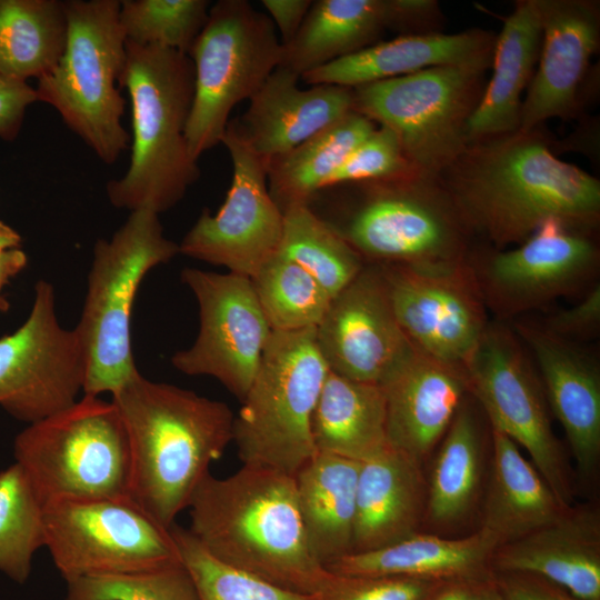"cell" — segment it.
Segmentation results:
<instances>
[{
  "mask_svg": "<svg viewBox=\"0 0 600 600\" xmlns=\"http://www.w3.org/2000/svg\"><path fill=\"white\" fill-rule=\"evenodd\" d=\"M437 178L470 237L494 249L549 220L599 226L600 181L557 158L539 128L470 143Z\"/></svg>",
  "mask_w": 600,
  "mask_h": 600,
  "instance_id": "cell-1",
  "label": "cell"
},
{
  "mask_svg": "<svg viewBox=\"0 0 600 600\" xmlns=\"http://www.w3.org/2000/svg\"><path fill=\"white\" fill-rule=\"evenodd\" d=\"M188 509L191 536L229 566L303 594L331 580L308 546L293 476L246 464L224 478L209 473Z\"/></svg>",
  "mask_w": 600,
  "mask_h": 600,
  "instance_id": "cell-2",
  "label": "cell"
},
{
  "mask_svg": "<svg viewBox=\"0 0 600 600\" xmlns=\"http://www.w3.org/2000/svg\"><path fill=\"white\" fill-rule=\"evenodd\" d=\"M130 450V499L166 529L233 441L224 402L140 373L112 394Z\"/></svg>",
  "mask_w": 600,
  "mask_h": 600,
  "instance_id": "cell-3",
  "label": "cell"
},
{
  "mask_svg": "<svg viewBox=\"0 0 600 600\" xmlns=\"http://www.w3.org/2000/svg\"><path fill=\"white\" fill-rule=\"evenodd\" d=\"M314 197L329 202L328 213L316 214L366 262L439 271L463 264L472 249L437 177L413 172L351 182Z\"/></svg>",
  "mask_w": 600,
  "mask_h": 600,
  "instance_id": "cell-4",
  "label": "cell"
},
{
  "mask_svg": "<svg viewBox=\"0 0 600 600\" xmlns=\"http://www.w3.org/2000/svg\"><path fill=\"white\" fill-rule=\"evenodd\" d=\"M126 50L119 87L130 96L131 158L124 176L108 182L107 196L116 208L160 214L200 177L186 139L194 68L188 54L166 47L126 40Z\"/></svg>",
  "mask_w": 600,
  "mask_h": 600,
  "instance_id": "cell-5",
  "label": "cell"
},
{
  "mask_svg": "<svg viewBox=\"0 0 600 600\" xmlns=\"http://www.w3.org/2000/svg\"><path fill=\"white\" fill-rule=\"evenodd\" d=\"M179 244L163 234L159 214L131 211L111 239L93 247L88 290L73 328L84 358L83 396L113 394L140 372L131 344V314L138 289L154 267L170 261Z\"/></svg>",
  "mask_w": 600,
  "mask_h": 600,
  "instance_id": "cell-6",
  "label": "cell"
},
{
  "mask_svg": "<svg viewBox=\"0 0 600 600\" xmlns=\"http://www.w3.org/2000/svg\"><path fill=\"white\" fill-rule=\"evenodd\" d=\"M68 36L56 67L38 79V100L107 164L127 150L126 100L119 83L127 61L119 0L64 1Z\"/></svg>",
  "mask_w": 600,
  "mask_h": 600,
  "instance_id": "cell-7",
  "label": "cell"
},
{
  "mask_svg": "<svg viewBox=\"0 0 600 600\" xmlns=\"http://www.w3.org/2000/svg\"><path fill=\"white\" fill-rule=\"evenodd\" d=\"M328 372L316 328L271 332L234 417L232 442L242 464L294 477L317 453L312 417Z\"/></svg>",
  "mask_w": 600,
  "mask_h": 600,
  "instance_id": "cell-8",
  "label": "cell"
},
{
  "mask_svg": "<svg viewBox=\"0 0 600 600\" xmlns=\"http://www.w3.org/2000/svg\"><path fill=\"white\" fill-rule=\"evenodd\" d=\"M16 463L43 506L58 499H130V450L112 401L83 396L14 439Z\"/></svg>",
  "mask_w": 600,
  "mask_h": 600,
  "instance_id": "cell-9",
  "label": "cell"
},
{
  "mask_svg": "<svg viewBox=\"0 0 600 600\" xmlns=\"http://www.w3.org/2000/svg\"><path fill=\"white\" fill-rule=\"evenodd\" d=\"M188 56L194 68V92L186 139L198 161L222 143L232 109L260 89L279 67L282 44L272 20L246 0H220Z\"/></svg>",
  "mask_w": 600,
  "mask_h": 600,
  "instance_id": "cell-10",
  "label": "cell"
},
{
  "mask_svg": "<svg viewBox=\"0 0 600 600\" xmlns=\"http://www.w3.org/2000/svg\"><path fill=\"white\" fill-rule=\"evenodd\" d=\"M486 70L439 66L352 88L353 110L392 130L410 163L438 177L466 149Z\"/></svg>",
  "mask_w": 600,
  "mask_h": 600,
  "instance_id": "cell-11",
  "label": "cell"
},
{
  "mask_svg": "<svg viewBox=\"0 0 600 600\" xmlns=\"http://www.w3.org/2000/svg\"><path fill=\"white\" fill-rule=\"evenodd\" d=\"M467 262L488 312L511 322L559 298H581L598 283L600 249L596 231L549 220L513 248H472Z\"/></svg>",
  "mask_w": 600,
  "mask_h": 600,
  "instance_id": "cell-12",
  "label": "cell"
},
{
  "mask_svg": "<svg viewBox=\"0 0 600 600\" xmlns=\"http://www.w3.org/2000/svg\"><path fill=\"white\" fill-rule=\"evenodd\" d=\"M464 370L489 426L522 447L559 501L571 507L572 488L541 380L510 323L489 321Z\"/></svg>",
  "mask_w": 600,
  "mask_h": 600,
  "instance_id": "cell-13",
  "label": "cell"
},
{
  "mask_svg": "<svg viewBox=\"0 0 600 600\" xmlns=\"http://www.w3.org/2000/svg\"><path fill=\"white\" fill-rule=\"evenodd\" d=\"M44 547L64 580L149 570L180 561L170 533L131 499L44 504Z\"/></svg>",
  "mask_w": 600,
  "mask_h": 600,
  "instance_id": "cell-14",
  "label": "cell"
},
{
  "mask_svg": "<svg viewBox=\"0 0 600 600\" xmlns=\"http://www.w3.org/2000/svg\"><path fill=\"white\" fill-rule=\"evenodd\" d=\"M84 373L79 339L59 323L52 284L39 280L26 321L0 338V406L34 423L73 404Z\"/></svg>",
  "mask_w": 600,
  "mask_h": 600,
  "instance_id": "cell-15",
  "label": "cell"
},
{
  "mask_svg": "<svg viewBox=\"0 0 600 600\" xmlns=\"http://www.w3.org/2000/svg\"><path fill=\"white\" fill-rule=\"evenodd\" d=\"M181 280L198 302L199 332L190 348L172 356V366L213 377L242 401L272 332L251 279L187 268Z\"/></svg>",
  "mask_w": 600,
  "mask_h": 600,
  "instance_id": "cell-16",
  "label": "cell"
},
{
  "mask_svg": "<svg viewBox=\"0 0 600 600\" xmlns=\"http://www.w3.org/2000/svg\"><path fill=\"white\" fill-rule=\"evenodd\" d=\"M222 143L232 160L230 189L216 214L203 210L179 252L251 279L279 253L283 212L269 192L266 166L229 124Z\"/></svg>",
  "mask_w": 600,
  "mask_h": 600,
  "instance_id": "cell-17",
  "label": "cell"
},
{
  "mask_svg": "<svg viewBox=\"0 0 600 600\" xmlns=\"http://www.w3.org/2000/svg\"><path fill=\"white\" fill-rule=\"evenodd\" d=\"M379 266L412 348L464 366L491 320L468 262L439 271Z\"/></svg>",
  "mask_w": 600,
  "mask_h": 600,
  "instance_id": "cell-18",
  "label": "cell"
},
{
  "mask_svg": "<svg viewBox=\"0 0 600 600\" xmlns=\"http://www.w3.org/2000/svg\"><path fill=\"white\" fill-rule=\"evenodd\" d=\"M316 341L330 371L377 384L412 351L396 319L378 263L367 262L332 298L316 328Z\"/></svg>",
  "mask_w": 600,
  "mask_h": 600,
  "instance_id": "cell-19",
  "label": "cell"
},
{
  "mask_svg": "<svg viewBox=\"0 0 600 600\" xmlns=\"http://www.w3.org/2000/svg\"><path fill=\"white\" fill-rule=\"evenodd\" d=\"M542 38L538 64L521 104L520 131L551 118L577 116L590 61L600 43L599 2L536 0Z\"/></svg>",
  "mask_w": 600,
  "mask_h": 600,
  "instance_id": "cell-20",
  "label": "cell"
},
{
  "mask_svg": "<svg viewBox=\"0 0 600 600\" xmlns=\"http://www.w3.org/2000/svg\"><path fill=\"white\" fill-rule=\"evenodd\" d=\"M508 323L531 356L578 470L590 476L600 458V367L596 354L584 344L547 331L537 319L522 317Z\"/></svg>",
  "mask_w": 600,
  "mask_h": 600,
  "instance_id": "cell-21",
  "label": "cell"
},
{
  "mask_svg": "<svg viewBox=\"0 0 600 600\" xmlns=\"http://www.w3.org/2000/svg\"><path fill=\"white\" fill-rule=\"evenodd\" d=\"M380 386L389 444L420 464L439 446L470 393L464 366L416 349Z\"/></svg>",
  "mask_w": 600,
  "mask_h": 600,
  "instance_id": "cell-22",
  "label": "cell"
},
{
  "mask_svg": "<svg viewBox=\"0 0 600 600\" xmlns=\"http://www.w3.org/2000/svg\"><path fill=\"white\" fill-rule=\"evenodd\" d=\"M299 79L277 67L251 97L247 111L229 120L266 167L353 110L352 88L317 84L303 90Z\"/></svg>",
  "mask_w": 600,
  "mask_h": 600,
  "instance_id": "cell-23",
  "label": "cell"
},
{
  "mask_svg": "<svg viewBox=\"0 0 600 600\" xmlns=\"http://www.w3.org/2000/svg\"><path fill=\"white\" fill-rule=\"evenodd\" d=\"M497 573L543 578L581 600H600V516L571 506L556 521L494 549Z\"/></svg>",
  "mask_w": 600,
  "mask_h": 600,
  "instance_id": "cell-24",
  "label": "cell"
},
{
  "mask_svg": "<svg viewBox=\"0 0 600 600\" xmlns=\"http://www.w3.org/2000/svg\"><path fill=\"white\" fill-rule=\"evenodd\" d=\"M497 36L483 29L401 34L301 76L311 86L357 88L439 66L491 67Z\"/></svg>",
  "mask_w": 600,
  "mask_h": 600,
  "instance_id": "cell-25",
  "label": "cell"
},
{
  "mask_svg": "<svg viewBox=\"0 0 600 600\" xmlns=\"http://www.w3.org/2000/svg\"><path fill=\"white\" fill-rule=\"evenodd\" d=\"M427 481L421 464L389 446L360 463L351 552L397 542L424 523Z\"/></svg>",
  "mask_w": 600,
  "mask_h": 600,
  "instance_id": "cell-26",
  "label": "cell"
},
{
  "mask_svg": "<svg viewBox=\"0 0 600 600\" xmlns=\"http://www.w3.org/2000/svg\"><path fill=\"white\" fill-rule=\"evenodd\" d=\"M541 38L537 1H516L496 38L492 76L468 120L467 146L519 130L521 94L536 71Z\"/></svg>",
  "mask_w": 600,
  "mask_h": 600,
  "instance_id": "cell-27",
  "label": "cell"
},
{
  "mask_svg": "<svg viewBox=\"0 0 600 600\" xmlns=\"http://www.w3.org/2000/svg\"><path fill=\"white\" fill-rule=\"evenodd\" d=\"M497 543L482 529L462 538L416 532L391 544L350 552L326 566L338 574L383 576L428 581L491 574Z\"/></svg>",
  "mask_w": 600,
  "mask_h": 600,
  "instance_id": "cell-28",
  "label": "cell"
},
{
  "mask_svg": "<svg viewBox=\"0 0 600 600\" xmlns=\"http://www.w3.org/2000/svg\"><path fill=\"white\" fill-rule=\"evenodd\" d=\"M490 438L491 479L479 528L499 547L556 521L570 507L559 501L508 436L490 427Z\"/></svg>",
  "mask_w": 600,
  "mask_h": 600,
  "instance_id": "cell-29",
  "label": "cell"
},
{
  "mask_svg": "<svg viewBox=\"0 0 600 600\" xmlns=\"http://www.w3.org/2000/svg\"><path fill=\"white\" fill-rule=\"evenodd\" d=\"M392 0H316L293 39L282 46L279 67L300 78L370 47L394 29Z\"/></svg>",
  "mask_w": 600,
  "mask_h": 600,
  "instance_id": "cell-30",
  "label": "cell"
},
{
  "mask_svg": "<svg viewBox=\"0 0 600 600\" xmlns=\"http://www.w3.org/2000/svg\"><path fill=\"white\" fill-rule=\"evenodd\" d=\"M360 463L317 452L294 474L307 542L324 567L352 551Z\"/></svg>",
  "mask_w": 600,
  "mask_h": 600,
  "instance_id": "cell-31",
  "label": "cell"
},
{
  "mask_svg": "<svg viewBox=\"0 0 600 600\" xmlns=\"http://www.w3.org/2000/svg\"><path fill=\"white\" fill-rule=\"evenodd\" d=\"M317 452L363 462L390 444L386 400L380 384L329 370L312 417Z\"/></svg>",
  "mask_w": 600,
  "mask_h": 600,
  "instance_id": "cell-32",
  "label": "cell"
},
{
  "mask_svg": "<svg viewBox=\"0 0 600 600\" xmlns=\"http://www.w3.org/2000/svg\"><path fill=\"white\" fill-rule=\"evenodd\" d=\"M480 407L469 393L438 446L427 484L424 522L444 528L473 507L482 472L483 430Z\"/></svg>",
  "mask_w": 600,
  "mask_h": 600,
  "instance_id": "cell-33",
  "label": "cell"
},
{
  "mask_svg": "<svg viewBox=\"0 0 600 600\" xmlns=\"http://www.w3.org/2000/svg\"><path fill=\"white\" fill-rule=\"evenodd\" d=\"M378 127L352 110L266 167L269 192L283 212L308 204L351 152Z\"/></svg>",
  "mask_w": 600,
  "mask_h": 600,
  "instance_id": "cell-34",
  "label": "cell"
},
{
  "mask_svg": "<svg viewBox=\"0 0 600 600\" xmlns=\"http://www.w3.org/2000/svg\"><path fill=\"white\" fill-rule=\"evenodd\" d=\"M67 36L64 1L0 0V74L39 79L59 62Z\"/></svg>",
  "mask_w": 600,
  "mask_h": 600,
  "instance_id": "cell-35",
  "label": "cell"
},
{
  "mask_svg": "<svg viewBox=\"0 0 600 600\" xmlns=\"http://www.w3.org/2000/svg\"><path fill=\"white\" fill-rule=\"evenodd\" d=\"M279 254L309 272L334 298L363 269V258L307 204L283 211Z\"/></svg>",
  "mask_w": 600,
  "mask_h": 600,
  "instance_id": "cell-36",
  "label": "cell"
},
{
  "mask_svg": "<svg viewBox=\"0 0 600 600\" xmlns=\"http://www.w3.org/2000/svg\"><path fill=\"white\" fill-rule=\"evenodd\" d=\"M251 281L272 331L317 328L332 300L309 272L279 253Z\"/></svg>",
  "mask_w": 600,
  "mask_h": 600,
  "instance_id": "cell-37",
  "label": "cell"
},
{
  "mask_svg": "<svg viewBox=\"0 0 600 600\" xmlns=\"http://www.w3.org/2000/svg\"><path fill=\"white\" fill-rule=\"evenodd\" d=\"M44 506L16 462L0 471V571L18 583L29 578L44 547Z\"/></svg>",
  "mask_w": 600,
  "mask_h": 600,
  "instance_id": "cell-38",
  "label": "cell"
},
{
  "mask_svg": "<svg viewBox=\"0 0 600 600\" xmlns=\"http://www.w3.org/2000/svg\"><path fill=\"white\" fill-rule=\"evenodd\" d=\"M170 533L199 600H317V594L278 587L218 560L198 543L187 528L174 523Z\"/></svg>",
  "mask_w": 600,
  "mask_h": 600,
  "instance_id": "cell-39",
  "label": "cell"
},
{
  "mask_svg": "<svg viewBox=\"0 0 600 600\" xmlns=\"http://www.w3.org/2000/svg\"><path fill=\"white\" fill-rule=\"evenodd\" d=\"M209 9L207 0H122L119 21L127 41L188 54Z\"/></svg>",
  "mask_w": 600,
  "mask_h": 600,
  "instance_id": "cell-40",
  "label": "cell"
},
{
  "mask_svg": "<svg viewBox=\"0 0 600 600\" xmlns=\"http://www.w3.org/2000/svg\"><path fill=\"white\" fill-rule=\"evenodd\" d=\"M66 600H199L181 560L160 568L66 580Z\"/></svg>",
  "mask_w": 600,
  "mask_h": 600,
  "instance_id": "cell-41",
  "label": "cell"
},
{
  "mask_svg": "<svg viewBox=\"0 0 600 600\" xmlns=\"http://www.w3.org/2000/svg\"><path fill=\"white\" fill-rule=\"evenodd\" d=\"M418 171L406 157L396 133L378 126L328 179L324 188L368 180H381ZM322 190V189H321Z\"/></svg>",
  "mask_w": 600,
  "mask_h": 600,
  "instance_id": "cell-42",
  "label": "cell"
},
{
  "mask_svg": "<svg viewBox=\"0 0 600 600\" xmlns=\"http://www.w3.org/2000/svg\"><path fill=\"white\" fill-rule=\"evenodd\" d=\"M331 572V571H330ZM438 581L332 572L317 600H420Z\"/></svg>",
  "mask_w": 600,
  "mask_h": 600,
  "instance_id": "cell-43",
  "label": "cell"
},
{
  "mask_svg": "<svg viewBox=\"0 0 600 600\" xmlns=\"http://www.w3.org/2000/svg\"><path fill=\"white\" fill-rule=\"evenodd\" d=\"M537 320L547 331L571 342L584 344L596 339L600 331V283L572 307L554 310Z\"/></svg>",
  "mask_w": 600,
  "mask_h": 600,
  "instance_id": "cell-44",
  "label": "cell"
},
{
  "mask_svg": "<svg viewBox=\"0 0 600 600\" xmlns=\"http://www.w3.org/2000/svg\"><path fill=\"white\" fill-rule=\"evenodd\" d=\"M37 100L36 89L26 80L0 74V138H17L26 109Z\"/></svg>",
  "mask_w": 600,
  "mask_h": 600,
  "instance_id": "cell-45",
  "label": "cell"
},
{
  "mask_svg": "<svg viewBox=\"0 0 600 600\" xmlns=\"http://www.w3.org/2000/svg\"><path fill=\"white\" fill-rule=\"evenodd\" d=\"M494 576L504 600H581L537 576L513 572H494Z\"/></svg>",
  "mask_w": 600,
  "mask_h": 600,
  "instance_id": "cell-46",
  "label": "cell"
},
{
  "mask_svg": "<svg viewBox=\"0 0 600 600\" xmlns=\"http://www.w3.org/2000/svg\"><path fill=\"white\" fill-rule=\"evenodd\" d=\"M420 600H504L494 572L436 582Z\"/></svg>",
  "mask_w": 600,
  "mask_h": 600,
  "instance_id": "cell-47",
  "label": "cell"
},
{
  "mask_svg": "<svg viewBox=\"0 0 600 600\" xmlns=\"http://www.w3.org/2000/svg\"><path fill=\"white\" fill-rule=\"evenodd\" d=\"M281 34V44L290 42L301 27L311 0H262Z\"/></svg>",
  "mask_w": 600,
  "mask_h": 600,
  "instance_id": "cell-48",
  "label": "cell"
},
{
  "mask_svg": "<svg viewBox=\"0 0 600 600\" xmlns=\"http://www.w3.org/2000/svg\"><path fill=\"white\" fill-rule=\"evenodd\" d=\"M27 263V254L19 248L0 252V312H6L10 308L9 301L2 296L4 286L19 274Z\"/></svg>",
  "mask_w": 600,
  "mask_h": 600,
  "instance_id": "cell-49",
  "label": "cell"
},
{
  "mask_svg": "<svg viewBox=\"0 0 600 600\" xmlns=\"http://www.w3.org/2000/svg\"><path fill=\"white\" fill-rule=\"evenodd\" d=\"M21 236L9 224L0 220V252L19 248Z\"/></svg>",
  "mask_w": 600,
  "mask_h": 600,
  "instance_id": "cell-50",
  "label": "cell"
}]
</instances>
